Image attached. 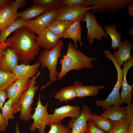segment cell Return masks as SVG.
I'll return each mask as SVG.
<instances>
[{
	"instance_id": "obj_16",
	"label": "cell",
	"mask_w": 133,
	"mask_h": 133,
	"mask_svg": "<svg viewBox=\"0 0 133 133\" xmlns=\"http://www.w3.org/2000/svg\"><path fill=\"white\" fill-rule=\"evenodd\" d=\"M20 60L19 55L16 50L7 47L0 62V67L4 70L12 72L18 65Z\"/></svg>"
},
{
	"instance_id": "obj_42",
	"label": "cell",
	"mask_w": 133,
	"mask_h": 133,
	"mask_svg": "<svg viewBox=\"0 0 133 133\" xmlns=\"http://www.w3.org/2000/svg\"><path fill=\"white\" fill-rule=\"evenodd\" d=\"M15 133H20L19 127V123L18 122H16L15 130Z\"/></svg>"
},
{
	"instance_id": "obj_11",
	"label": "cell",
	"mask_w": 133,
	"mask_h": 133,
	"mask_svg": "<svg viewBox=\"0 0 133 133\" xmlns=\"http://www.w3.org/2000/svg\"><path fill=\"white\" fill-rule=\"evenodd\" d=\"M26 2L25 0L11 1L8 4L2 8L0 24V32L2 31L17 19L19 13L17 9L19 8L24 6Z\"/></svg>"
},
{
	"instance_id": "obj_7",
	"label": "cell",
	"mask_w": 133,
	"mask_h": 133,
	"mask_svg": "<svg viewBox=\"0 0 133 133\" xmlns=\"http://www.w3.org/2000/svg\"><path fill=\"white\" fill-rule=\"evenodd\" d=\"M31 81L32 79L27 78H19L5 90L7 98L12 100V108L14 114L20 111V97L29 87Z\"/></svg>"
},
{
	"instance_id": "obj_44",
	"label": "cell",
	"mask_w": 133,
	"mask_h": 133,
	"mask_svg": "<svg viewBox=\"0 0 133 133\" xmlns=\"http://www.w3.org/2000/svg\"><path fill=\"white\" fill-rule=\"evenodd\" d=\"M2 8L0 9V22L1 20V11Z\"/></svg>"
},
{
	"instance_id": "obj_39",
	"label": "cell",
	"mask_w": 133,
	"mask_h": 133,
	"mask_svg": "<svg viewBox=\"0 0 133 133\" xmlns=\"http://www.w3.org/2000/svg\"><path fill=\"white\" fill-rule=\"evenodd\" d=\"M129 15L133 18V4L128 6L126 7Z\"/></svg>"
},
{
	"instance_id": "obj_29",
	"label": "cell",
	"mask_w": 133,
	"mask_h": 133,
	"mask_svg": "<svg viewBox=\"0 0 133 133\" xmlns=\"http://www.w3.org/2000/svg\"><path fill=\"white\" fill-rule=\"evenodd\" d=\"M18 79L13 72L4 70L0 67V90H5Z\"/></svg>"
},
{
	"instance_id": "obj_15",
	"label": "cell",
	"mask_w": 133,
	"mask_h": 133,
	"mask_svg": "<svg viewBox=\"0 0 133 133\" xmlns=\"http://www.w3.org/2000/svg\"><path fill=\"white\" fill-rule=\"evenodd\" d=\"M123 65L122 69L123 74L122 90L120 95L122 103L128 104L132 102L133 84L130 85L128 84L127 81L126 76L129 70L133 66V56L129 60L125 62Z\"/></svg>"
},
{
	"instance_id": "obj_31",
	"label": "cell",
	"mask_w": 133,
	"mask_h": 133,
	"mask_svg": "<svg viewBox=\"0 0 133 133\" xmlns=\"http://www.w3.org/2000/svg\"><path fill=\"white\" fill-rule=\"evenodd\" d=\"M34 4L48 10L58 8L60 7V0H33Z\"/></svg>"
},
{
	"instance_id": "obj_18",
	"label": "cell",
	"mask_w": 133,
	"mask_h": 133,
	"mask_svg": "<svg viewBox=\"0 0 133 133\" xmlns=\"http://www.w3.org/2000/svg\"><path fill=\"white\" fill-rule=\"evenodd\" d=\"M133 47V45L131 42L128 39H125L122 41L118 48V50L113 52L112 55L120 66L125 62L129 60L133 56V55L131 54Z\"/></svg>"
},
{
	"instance_id": "obj_35",
	"label": "cell",
	"mask_w": 133,
	"mask_h": 133,
	"mask_svg": "<svg viewBox=\"0 0 133 133\" xmlns=\"http://www.w3.org/2000/svg\"><path fill=\"white\" fill-rule=\"evenodd\" d=\"M87 122L86 133H107L96 126L90 119Z\"/></svg>"
},
{
	"instance_id": "obj_36",
	"label": "cell",
	"mask_w": 133,
	"mask_h": 133,
	"mask_svg": "<svg viewBox=\"0 0 133 133\" xmlns=\"http://www.w3.org/2000/svg\"><path fill=\"white\" fill-rule=\"evenodd\" d=\"M6 98L5 90H0V110L2 109Z\"/></svg>"
},
{
	"instance_id": "obj_33",
	"label": "cell",
	"mask_w": 133,
	"mask_h": 133,
	"mask_svg": "<svg viewBox=\"0 0 133 133\" xmlns=\"http://www.w3.org/2000/svg\"><path fill=\"white\" fill-rule=\"evenodd\" d=\"M50 130L48 133H71V129L65 125L62 124L61 122L51 124Z\"/></svg>"
},
{
	"instance_id": "obj_4",
	"label": "cell",
	"mask_w": 133,
	"mask_h": 133,
	"mask_svg": "<svg viewBox=\"0 0 133 133\" xmlns=\"http://www.w3.org/2000/svg\"><path fill=\"white\" fill-rule=\"evenodd\" d=\"M107 58L110 60L115 66L117 73V79L116 84L107 98L104 100H98L95 102L97 106H101L102 108L104 109L111 105H115L120 106L123 104L119 93L123 80L122 69L112 54H108Z\"/></svg>"
},
{
	"instance_id": "obj_19",
	"label": "cell",
	"mask_w": 133,
	"mask_h": 133,
	"mask_svg": "<svg viewBox=\"0 0 133 133\" xmlns=\"http://www.w3.org/2000/svg\"><path fill=\"white\" fill-rule=\"evenodd\" d=\"M73 85L77 97L80 98L88 96H95L99 93V91L105 87L104 85L87 86L82 84L81 82L75 81Z\"/></svg>"
},
{
	"instance_id": "obj_41",
	"label": "cell",
	"mask_w": 133,
	"mask_h": 133,
	"mask_svg": "<svg viewBox=\"0 0 133 133\" xmlns=\"http://www.w3.org/2000/svg\"><path fill=\"white\" fill-rule=\"evenodd\" d=\"M6 47L0 48V62Z\"/></svg>"
},
{
	"instance_id": "obj_40",
	"label": "cell",
	"mask_w": 133,
	"mask_h": 133,
	"mask_svg": "<svg viewBox=\"0 0 133 133\" xmlns=\"http://www.w3.org/2000/svg\"><path fill=\"white\" fill-rule=\"evenodd\" d=\"M126 133H133V124H129Z\"/></svg>"
},
{
	"instance_id": "obj_34",
	"label": "cell",
	"mask_w": 133,
	"mask_h": 133,
	"mask_svg": "<svg viewBox=\"0 0 133 133\" xmlns=\"http://www.w3.org/2000/svg\"><path fill=\"white\" fill-rule=\"evenodd\" d=\"M86 0H60V7H69L83 5Z\"/></svg>"
},
{
	"instance_id": "obj_21",
	"label": "cell",
	"mask_w": 133,
	"mask_h": 133,
	"mask_svg": "<svg viewBox=\"0 0 133 133\" xmlns=\"http://www.w3.org/2000/svg\"><path fill=\"white\" fill-rule=\"evenodd\" d=\"M80 20L73 23L69 27L62 38H69L72 40L75 48H78L77 42L80 47L82 46L83 43L82 41L81 35L82 28Z\"/></svg>"
},
{
	"instance_id": "obj_38",
	"label": "cell",
	"mask_w": 133,
	"mask_h": 133,
	"mask_svg": "<svg viewBox=\"0 0 133 133\" xmlns=\"http://www.w3.org/2000/svg\"><path fill=\"white\" fill-rule=\"evenodd\" d=\"M10 1L9 0H0V9L8 4Z\"/></svg>"
},
{
	"instance_id": "obj_30",
	"label": "cell",
	"mask_w": 133,
	"mask_h": 133,
	"mask_svg": "<svg viewBox=\"0 0 133 133\" xmlns=\"http://www.w3.org/2000/svg\"><path fill=\"white\" fill-rule=\"evenodd\" d=\"M12 100L11 99H9L1 109L2 115L7 126L8 125V120L10 119H13L15 117L12 109Z\"/></svg>"
},
{
	"instance_id": "obj_27",
	"label": "cell",
	"mask_w": 133,
	"mask_h": 133,
	"mask_svg": "<svg viewBox=\"0 0 133 133\" xmlns=\"http://www.w3.org/2000/svg\"><path fill=\"white\" fill-rule=\"evenodd\" d=\"M106 32L111 37L112 44L111 48L113 50H116L120 46L122 42V35L116 31V26L113 24L110 25H106L104 26Z\"/></svg>"
},
{
	"instance_id": "obj_17",
	"label": "cell",
	"mask_w": 133,
	"mask_h": 133,
	"mask_svg": "<svg viewBox=\"0 0 133 133\" xmlns=\"http://www.w3.org/2000/svg\"><path fill=\"white\" fill-rule=\"evenodd\" d=\"M60 38L59 37L46 28L36 37L35 41L40 48L49 50L55 46Z\"/></svg>"
},
{
	"instance_id": "obj_32",
	"label": "cell",
	"mask_w": 133,
	"mask_h": 133,
	"mask_svg": "<svg viewBox=\"0 0 133 133\" xmlns=\"http://www.w3.org/2000/svg\"><path fill=\"white\" fill-rule=\"evenodd\" d=\"M129 124L126 117L115 121L113 127L107 133H126Z\"/></svg>"
},
{
	"instance_id": "obj_24",
	"label": "cell",
	"mask_w": 133,
	"mask_h": 133,
	"mask_svg": "<svg viewBox=\"0 0 133 133\" xmlns=\"http://www.w3.org/2000/svg\"><path fill=\"white\" fill-rule=\"evenodd\" d=\"M24 20L18 18L0 33V48L6 47L5 43L7 37L17 29L24 27Z\"/></svg>"
},
{
	"instance_id": "obj_43",
	"label": "cell",
	"mask_w": 133,
	"mask_h": 133,
	"mask_svg": "<svg viewBox=\"0 0 133 133\" xmlns=\"http://www.w3.org/2000/svg\"><path fill=\"white\" fill-rule=\"evenodd\" d=\"M129 34L131 35H133V27H131L129 31H128Z\"/></svg>"
},
{
	"instance_id": "obj_20",
	"label": "cell",
	"mask_w": 133,
	"mask_h": 133,
	"mask_svg": "<svg viewBox=\"0 0 133 133\" xmlns=\"http://www.w3.org/2000/svg\"><path fill=\"white\" fill-rule=\"evenodd\" d=\"M40 65L39 61L32 65L21 64L17 65L12 72L18 79L21 78H32L39 72L38 69Z\"/></svg>"
},
{
	"instance_id": "obj_12",
	"label": "cell",
	"mask_w": 133,
	"mask_h": 133,
	"mask_svg": "<svg viewBox=\"0 0 133 133\" xmlns=\"http://www.w3.org/2000/svg\"><path fill=\"white\" fill-rule=\"evenodd\" d=\"M86 22L87 32L86 35L89 44L91 45L94 39L98 41L106 38L108 35L98 23L96 16L94 14L88 12L84 19Z\"/></svg>"
},
{
	"instance_id": "obj_8",
	"label": "cell",
	"mask_w": 133,
	"mask_h": 133,
	"mask_svg": "<svg viewBox=\"0 0 133 133\" xmlns=\"http://www.w3.org/2000/svg\"><path fill=\"white\" fill-rule=\"evenodd\" d=\"M58 13V8L48 10L35 18L24 21V27L38 35L55 19Z\"/></svg>"
},
{
	"instance_id": "obj_23",
	"label": "cell",
	"mask_w": 133,
	"mask_h": 133,
	"mask_svg": "<svg viewBox=\"0 0 133 133\" xmlns=\"http://www.w3.org/2000/svg\"><path fill=\"white\" fill-rule=\"evenodd\" d=\"M73 22L67 20L55 19L47 28L60 38H62L68 28Z\"/></svg>"
},
{
	"instance_id": "obj_25",
	"label": "cell",
	"mask_w": 133,
	"mask_h": 133,
	"mask_svg": "<svg viewBox=\"0 0 133 133\" xmlns=\"http://www.w3.org/2000/svg\"><path fill=\"white\" fill-rule=\"evenodd\" d=\"M90 119L96 126L106 133L112 129L115 122L95 114L92 113Z\"/></svg>"
},
{
	"instance_id": "obj_10",
	"label": "cell",
	"mask_w": 133,
	"mask_h": 133,
	"mask_svg": "<svg viewBox=\"0 0 133 133\" xmlns=\"http://www.w3.org/2000/svg\"><path fill=\"white\" fill-rule=\"evenodd\" d=\"M96 5L89 7L83 5L69 7H60L58 13L55 19L65 20L74 22L80 20L84 21L89 11L96 8Z\"/></svg>"
},
{
	"instance_id": "obj_5",
	"label": "cell",
	"mask_w": 133,
	"mask_h": 133,
	"mask_svg": "<svg viewBox=\"0 0 133 133\" xmlns=\"http://www.w3.org/2000/svg\"><path fill=\"white\" fill-rule=\"evenodd\" d=\"M41 72H39L32 78L31 84L28 88L24 91L21 95L19 102L20 106L19 118L24 121H29L32 114V105L33 102L36 92L39 89V86L36 84L35 80Z\"/></svg>"
},
{
	"instance_id": "obj_22",
	"label": "cell",
	"mask_w": 133,
	"mask_h": 133,
	"mask_svg": "<svg viewBox=\"0 0 133 133\" xmlns=\"http://www.w3.org/2000/svg\"><path fill=\"white\" fill-rule=\"evenodd\" d=\"M105 109L103 113H101L100 116L113 121H117L126 117L125 108L114 105H110Z\"/></svg>"
},
{
	"instance_id": "obj_2",
	"label": "cell",
	"mask_w": 133,
	"mask_h": 133,
	"mask_svg": "<svg viewBox=\"0 0 133 133\" xmlns=\"http://www.w3.org/2000/svg\"><path fill=\"white\" fill-rule=\"evenodd\" d=\"M97 59L86 56L75 48L74 44L69 41L66 55L60 59L61 68L60 72H58V79H61L67 73L72 70L92 68L93 66L92 62Z\"/></svg>"
},
{
	"instance_id": "obj_28",
	"label": "cell",
	"mask_w": 133,
	"mask_h": 133,
	"mask_svg": "<svg viewBox=\"0 0 133 133\" xmlns=\"http://www.w3.org/2000/svg\"><path fill=\"white\" fill-rule=\"evenodd\" d=\"M54 97L60 102H67L74 99L77 97L74 85L62 88L60 90L55 93Z\"/></svg>"
},
{
	"instance_id": "obj_37",
	"label": "cell",
	"mask_w": 133,
	"mask_h": 133,
	"mask_svg": "<svg viewBox=\"0 0 133 133\" xmlns=\"http://www.w3.org/2000/svg\"><path fill=\"white\" fill-rule=\"evenodd\" d=\"M7 126L4 119L0 112V131L4 132Z\"/></svg>"
},
{
	"instance_id": "obj_26",
	"label": "cell",
	"mask_w": 133,
	"mask_h": 133,
	"mask_svg": "<svg viewBox=\"0 0 133 133\" xmlns=\"http://www.w3.org/2000/svg\"><path fill=\"white\" fill-rule=\"evenodd\" d=\"M48 10L34 4L25 10L19 13L18 17L24 21L34 19Z\"/></svg>"
},
{
	"instance_id": "obj_1",
	"label": "cell",
	"mask_w": 133,
	"mask_h": 133,
	"mask_svg": "<svg viewBox=\"0 0 133 133\" xmlns=\"http://www.w3.org/2000/svg\"><path fill=\"white\" fill-rule=\"evenodd\" d=\"M35 34L24 27L15 31L13 35L5 40L6 47L15 50L19 57L21 64L29 65L38 54L40 48L37 45Z\"/></svg>"
},
{
	"instance_id": "obj_3",
	"label": "cell",
	"mask_w": 133,
	"mask_h": 133,
	"mask_svg": "<svg viewBox=\"0 0 133 133\" xmlns=\"http://www.w3.org/2000/svg\"><path fill=\"white\" fill-rule=\"evenodd\" d=\"M64 46L63 40L60 39L53 48L50 50L42 51L38 57L41 66L46 67L49 70V79L51 83L57 80V66L58 59L62 56L61 50Z\"/></svg>"
},
{
	"instance_id": "obj_13",
	"label": "cell",
	"mask_w": 133,
	"mask_h": 133,
	"mask_svg": "<svg viewBox=\"0 0 133 133\" xmlns=\"http://www.w3.org/2000/svg\"><path fill=\"white\" fill-rule=\"evenodd\" d=\"M80 106H72L69 105L56 108L53 110V113L49 114L47 118V125L60 122L67 117L76 118L80 115L81 111Z\"/></svg>"
},
{
	"instance_id": "obj_6",
	"label": "cell",
	"mask_w": 133,
	"mask_h": 133,
	"mask_svg": "<svg viewBox=\"0 0 133 133\" xmlns=\"http://www.w3.org/2000/svg\"><path fill=\"white\" fill-rule=\"evenodd\" d=\"M132 4L133 0H86L83 5H96L91 12L94 14L116 12Z\"/></svg>"
},
{
	"instance_id": "obj_14",
	"label": "cell",
	"mask_w": 133,
	"mask_h": 133,
	"mask_svg": "<svg viewBox=\"0 0 133 133\" xmlns=\"http://www.w3.org/2000/svg\"><path fill=\"white\" fill-rule=\"evenodd\" d=\"M92 114L89 107L83 106L79 116L76 118H71L68 122L67 127L71 129V133H85L87 122Z\"/></svg>"
},
{
	"instance_id": "obj_9",
	"label": "cell",
	"mask_w": 133,
	"mask_h": 133,
	"mask_svg": "<svg viewBox=\"0 0 133 133\" xmlns=\"http://www.w3.org/2000/svg\"><path fill=\"white\" fill-rule=\"evenodd\" d=\"M47 85L42 86L38 94L37 106L35 112L31 116V119L33 120V122L29 128L30 131L32 133L36 131L38 129V133H45V129L47 125V118L49 114L47 111L48 102L45 106L43 105L41 100V93L42 90Z\"/></svg>"
}]
</instances>
